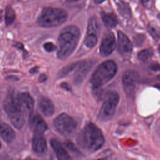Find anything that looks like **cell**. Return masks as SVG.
I'll use <instances>...</instances> for the list:
<instances>
[{"mask_svg":"<svg viewBox=\"0 0 160 160\" xmlns=\"http://www.w3.org/2000/svg\"><path fill=\"white\" fill-rule=\"evenodd\" d=\"M77 142L82 148L94 152L102 146L104 138L101 129L94 124L89 122L78 134Z\"/></svg>","mask_w":160,"mask_h":160,"instance_id":"cell-1","label":"cell"},{"mask_svg":"<svg viewBox=\"0 0 160 160\" xmlns=\"http://www.w3.org/2000/svg\"><path fill=\"white\" fill-rule=\"evenodd\" d=\"M79 38L80 32L76 26L69 25L65 27L61 31L58 38V58L65 59L69 57L76 48Z\"/></svg>","mask_w":160,"mask_h":160,"instance_id":"cell-2","label":"cell"},{"mask_svg":"<svg viewBox=\"0 0 160 160\" xmlns=\"http://www.w3.org/2000/svg\"><path fill=\"white\" fill-rule=\"evenodd\" d=\"M68 19L66 11L56 8H44L38 16V24L44 28H51L59 26Z\"/></svg>","mask_w":160,"mask_h":160,"instance_id":"cell-3","label":"cell"},{"mask_svg":"<svg viewBox=\"0 0 160 160\" xmlns=\"http://www.w3.org/2000/svg\"><path fill=\"white\" fill-rule=\"evenodd\" d=\"M117 72V65L111 60L101 64L92 74L91 83L93 88H98L110 81Z\"/></svg>","mask_w":160,"mask_h":160,"instance_id":"cell-4","label":"cell"},{"mask_svg":"<svg viewBox=\"0 0 160 160\" xmlns=\"http://www.w3.org/2000/svg\"><path fill=\"white\" fill-rule=\"evenodd\" d=\"M4 109L11 123L18 129H21L25 123L24 114L17 98V94L12 92L7 96Z\"/></svg>","mask_w":160,"mask_h":160,"instance_id":"cell-5","label":"cell"},{"mask_svg":"<svg viewBox=\"0 0 160 160\" xmlns=\"http://www.w3.org/2000/svg\"><path fill=\"white\" fill-rule=\"evenodd\" d=\"M119 99V94L114 91L108 92L99 111L98 118L101 121H108L113 116Z\"/></svg>","mask_w":160,"mask_h":160,"instance_id":"cell-6","label":"cell"},{"mask_svg":"<svg viewBox=\"0 0 160 160\" xmlns=\"http://www.w3.org/2000/svg\"><path fill=\"white\" fill-rule=\"evenodd\" d=\"M54 125L56 130L64 136L71 134L77 128L76 121L66 113H62L56 117L54 121Z\"/></svg>","mask_w":160,"mask_h":160,"instance_id":"cell-7","label":"cell"},{"mask_svg":"<svg viewBox=\"0 0 160 160\" xmlns=\"http://www.w3.org/2000/svg\"><path fill=\"white\" fill-rule=\"evenodd\" d=\"M122 80L126 94L129 96H133L139 81L138 73L134 71L128 70L124 73Z\"/></svg>","mask_w":160,"mask_h":160,"instance_id":"cell-8","label":"cell"},{"mask_svg":"<svg viewBox=\"0 0 160 160\" xmlns=\"http://www.w3.org/2000/svg\"><path fill=\"white\" fill-rule=\"evenodd\" d=\"M17 98L24 116L29 115L31 116L34 108L32 98L28 92H21L17 94Z\"/></svg>","mask_w":160,"mask_h":160,"instance_id":"cell-9","label":"cell"},{"mask_svg":"<svg viewBox=\"0 0 160 160\" xmlns=\"http://www.w3.org/2000/svg\"><path fill=\"white\" fill-rule=\"evenodd\" d=\"M115 38L114 34L108 32L104 36L100 45V53L102 56H108L112 53L115 48Z\"/></svg>","mask_w":160,"mask_h":160,"instance_id":"cell-10","label":"cell"},{"mask_svg":"<svg viewBox=\"0 0 160 160\" xmlns=\"http://www.w3.org/2000/svg\"><path fill=\"white\" fill-rule=\"evenodd\" d=\"M31 129L34 133L43 134L48 129V125L42 118L38 114H31L29 119Z\"/></svg>","mask_w":160,"mask_h":160,"instance_id":"cell-11","label":"cell"},{"mask_svg":"<svg viewBox=\"0 0 160 160\" xmlns=\"http://www.w3.org/2000/svg\"><path fill=\"white\" fill-rule=\"evenodd\" d=\"M118 49L122 54H129L132 49L131 42L128 36L121 31H119L118 33Z\"/></svg>","mask_w":160,"mask_h":160,"instance_id":"cell-12","label":"cell"},{"mask_svg":"<svg viewBox=\"0 0 160 160\" xmlns=\"http://www.w3.org/2000/svg\"><path fill=\"white\" fill-rule=\"evenodd\" d=\"M93 63L91 61H85L78 63V68L74 74V82L76 84L81 83L89 71H90Z\"/></svg>","mask_w":160,"mask_h":160,"instance_id":"cell-13","label":"cell"},{"mask_svg":"<svg viewBox=\"0 0 160 160\" xmlns=\"http://www.w3.org/2000/svg\"><path fill=\"white\" fill-rule=\"evenodd\" d=\"M32 148L33 151L37 154H42L46 152L47 151V143L42 134L34 133Z\"/></svg>","mask_w":160,"mask_h":160,"instance_id":"cell-14","label":"cell"},{"mask_svg":"<svg viewBox=\"0 0 160 160\" xmlns=\"http://www.w3.org/2000/svg\"><path fill=\"white\" fill-rule=\"evenodd\" d=\"M50 144L56 155L58 160H72L71 156L63 148L62 144L56 139H51Z\"/></svg>","mask_w":160,"mask_h":160,"instance_id":"cell-15","label":"cell"},{"mask_svg":"<svg viewBox=\"0 0 160 160\" xmlns=\"http://www.w3.org/2000/svg\"><path fill=\"white\" fill-rule=\"evenodd\" d=\"M39 108L41 112L46 116H51L54 112V106L52 101L47 98L41 97L39 99Z\"/></svg>","mask_w":160,"mask_h":160,"instance_id":"cell-16","label":"cell"},{"mask_svg":"<svg viewBox=\"0 0 160 160\" xmlns=\"http://www.w3.org/2000/svg\"><path fill=\"white\" fill-rule=\"evenodd\" d=\"M0 136L6 142H11L15 138V132L7 124L0 122Z\"/></svg>","mask_w":160,"mask_h":160,"instance_id":"cell-17","label":"cell"},{"mask_svg":"<svg viewBox=\"0 0 160 160\" xmlns=\"http://www.w3.org/2000/svg\"><path fill=\"white\" fill-rule=\"evenodd\" d=\"M101 17L103 22L108 28H113L116 26L118 23L116 16L113 13L102 12L101 14Z\"/></svg>","mask_w":160,"mask_h":160,"instance_id":"cell-18","label":"cell"},{"mask_svg":"<svg viewBox=\"0 0 160 160\" xmlns=\"http://www.w3.org/2000/svg\"><path fill=\"white\" fill-rule=\"evenodd\" d=\"M99 32H100V26H99L98 21L96 18L94 17L92 18L89 22L87 34L94 35L98 37Z\"/></svg>","mask_w":160,"mask_h":160,"instance_id":"cell-19","label":"cell"},{"mask_svg":"<svg viewBox=\"0 0 160 160\" xmlns=\"http://www.w3.org/2000/svg\"><path fill=\"white\" fill-rule=\"evenodd\" d=\"M16 18V14L14 9L11 6H8L6 9V14H5V21L6 25L11 24Z\"/></svg>","mask_w":160,"mask_h":160,"instance_id":"cell-20","label":"cell"},{"mask_svg":"<svg viewBox=\"0 0 160 160\" xmlns=\"http://www.w3.org/2000/svg\"><path fill=\"white\" fill-rule=\"evenodd\" d=\"M148 31L153 38L156 39L160 38V29L156 25L149 23L148 26Z\"/></svg>","mask_w":160,"mask_h":160,"instance_id":"cell-21","label":"cell"},{"mask_svg":"<svg viewBox=\"0 0 160 160\" xmlns=\"http://www.w3.org/2000/svg\"><path fill=\"white\" fill-rule=\"evenodd\" d=\"M98 38V37L94 35L87 34L84 39V44L88 48H93L97 43Z\"/></svg>","mask_w":160,"mask_h":160,"instance_id":"cell-22","label":"cell"},{"mask_svg":"<svg viewBox=\"0 0 160 160\" xmlns=\"http://www.w3.org/2000/svg\"><path fill=\"white\" fill-rule=\"evenodd\" d=\"M153 54V51L152 49H146L141 51L138 53V58L142 61H146L151 58Z\"/></svg>","mask_w":160,"mask_h":160,"instance_id":"cell-23","label":"cell"},{"mask_svg":"<svg viewBox=\"0 0 160 160\" xmlns=\"http://www.w3.org/2000/svg\"><path fill=\"white\" fill-rule=\"evenodd\" d=\"M78 63H72L71 64L68 66H66V67L63 68L58 73V76L59 78H62L64 76H65L66 74H68L70 71H71L74 68H76V66H78Z\"/></svg>","mask_w":160,"mask_h":160,"instance_id":"cell-24","label":"cell"},{"mask_svg":"<svg viewBox=\"0 0 160 160\" xmlns=\"http://www.w3.org/2000/svg\"><path fill=\"white\" fill-rule=\"evenodd\" d=\"M119 10L124 16L129 17L130 16L131 12H130L129 6L126 3H124V2H119Z\"/></svg>","mask_w":160,"mask_h":160,"instance_id":"cell-25","label":"cell"},{"mask_svg":"<svg viewBox=\"0 0 160 160\" xmlns=\"http://www.w3.org/2000/svg\"><path fill=\"white\" fill-rule=\"evenodd\" d=\"M44 48L48 52H51V51H54L56 49V46L52 44V42H46L44 44Z\"/></svg>","mask_w":160,"mask_h":160,"instance_id":"cell-26","label":"cell"},{"mask_svg":"<svg viewBox=\"0 0 160 160\" xmlns=\"http://www.w3.org/2000/svg\"><path fill=\"white\" fill-rule=\"evenodd\" d=\"M65 144H66V146L69 150L73 151H78L77 149H76V147L74 146V145L72 143H71V142H69V141H66V142H65Z\"/></svg>","mask_w":160,"mask_h":160,"instance_id":"cell-27","label":"cell"},{"mask_svg":"<svg viewBox=\"0 0 160 160\" xmlns=\"http://www.w3.org/2000/svg\"><path fill=\"white\" fill-rule=\"evenodd\" d=\"M46 79H47L46 76H45L44 74H42V75H41V76H39V81L40 82H43V81H44Z\"/></svg>","mask_w":160,"mask_h":160,"instance_id":"cell-28","label":"cell"},{"mask_svg":"<svg viewBox=\"0 0 160 160\" xmlns=\"http://www.w3.org/2000/svg\"><path fill=\"white\" fill-rule=\"evenodd\" d=\"M151 68L153 69L154 70L159 69H160V65H158V64H154L153 66H151Z\"/></svg>","mask_w":160,"mask_h":160,"instance_id":"cell-29","label":"cell"},{"mask_svg":"<svg viewBox=\"0 0 160 160\" xmlns=\"http://www.w3.org/2000/svg\"><path fill=\"white\" fill-rule=\"evenodd\" d=\"M62 88H66L67 90H69V86H68V84H66V83H63L62 84Z\"/></svg>","mask_w":160,"mask_h":160,"instance_id":"cell-30","label":"cell"},{"mask_svg":"<svg viewBox=\"0 0 160 160\" xmlns=\"http://www.w3.org/2000/svg\"><path fill=\"white\" fill-rule=\"evenodd\" d=\"M38 67H34V68H33L32 69H31L30 72H31V73H35V72H36V71H38Z\"/></svg>","mask_w":160,"mask_h":160,"instance_id":"cell-31","label":"cell"},{"mask_svg":"<svg viewBox=\"0 0 160 160\" xmlns=\"http://www.w3.org/2000/svg\"><path fill=\"white\" fill-rule=\"evenodd\" d=\"M141 1L143 4H146L149 3V2L151 1V0H141Z\"/></svg>","mask_w":160,"mask_h":160,"instance_id":"cell-32","label":"cell"},{"mask_svg":"<svg viewBox=\"0 0 160 160\" xmlns=\"http://www.w3.org/2000/svg\"><path fill=\"white\" fill-rule=\"evenodd\" d=\"M104 1H105V0H94L95 2L97 4H100V3Z\"/></svg>","mask_w":160,"mask_h":160,"instance_id":"cell-33","label":"cell"},{"mask_svg":"<svg viewBox=\"0 0 160 160\" xmlns=\"http://www.w3.org/2000/svg\"><path fill=\"white\" fill-rule=\"evenodd\" d=\"M69 2H75V1H79V0H67Z\"/></svg>","mask_w":160,"mask_h":160,"instance_id":"cell-34","label":"cell"},{"mask_svg":"<svg viewBox=\"0 0 160 160\" xmlns=\"http://www.w3.org/2000/svg\"><path fill=\"white\" fill-rule=\"evenodd\" d=\"M25 160H36V159H32V158H28Z\"/></svg>","mask_w":160,"mask_h":160,"instance_id":"cell-35","label":"cell"},{"mask_svg":"<svg viewBox=\"0 0 160 160\" xmlns=\"http://www.w3.org/2000/svg\"><path fill=\"white\" fill-rule=\"evenodd\" d=\"M97 160H106V159H105V158H101V159H97Z\"/></svg>","mask_w":160,"mask_h":160,"instance_id":"cell-36","label":"cell"},{"mask_svg":"<svg viewBox=\"0 0 160 160\" xmlns=\"http://www.w3.org/2000/svg\"><path fill=\"white\" fill-rule=\"evenodd\" d=\"M159 52H160V46H159Z\"/></svg>","mask_w":160,"mask_h":160,"instance_id":"cell-37","label":"cell"},{"mask_svg":"<svg viewBox=\"0 0 160 160\" xmlns=\"http://www.w3.org/2000/svg\"><path fill=\"white\" fill-rule=\"evenodd\" d=\"M1 142H0V148H1Z\"/></svg>","mask_w":160,"mask_h":160,"instance_id":"cell-38","label":"cell"}]
</instances>
